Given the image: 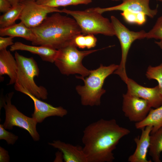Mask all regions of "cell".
Returning a JSON list of instances; mask_svg holds the SVG:
<instances>
[{
    "mask_svg": "<svg viewBox=\"0 0 162 162\" xmlns=\"http://www.w3.org/2000/svg\"><path fill=\"white\" fill-rule=\"evenodd\" d=\"M97 42V38L94 34H81L75 37L73 44L80 48L89 49L95 46Z\"/></svg>",
    "mask_w": 162,
    "mask_h": 162,
    "instance_id": "603a6c76",
    "label": "cell"
},
{
    "mask_svg": "<svg viewBox=\"0 0 162 162\" xmlns=\"http://www.w3.org/2000/svg\"><path fill=\"white\" fill-rule=\"evenodd\" d=\"M152 126V134L162 127V105L159 107L150 110L146 117L142 121L135 123L137 129H141L147 126Z\"/></svg>",
    "mask_w": 162,
    "mask_h": 162,
    "instance_id": "d6986e66",
    "label": "cell"
},
{
    "mask_svg": "<svg viewBox=\"0 0 162 162\" xmlns=\"http://www.w3.org/2000/svg\"><path fill=\"white\" fill-rule=\"evenodd\" d=\"M121 14L124 20L130 23L142 25L146 22V14L143 13H135L125 10Z\"/></svg>",
    "mask_w": 162,
    "mask_h": 162,
    "instance_id": "cb8c5ba5",
    "label": "cell"
},
{
    "mask_svg": "<svg viewBox=\"0 0 162 162\" xmlns=\"http://www.w3.org/2000/svg\"><path fill=\"white\" fill-rule=\"evenodd\" d=\"M12 7V5L8 0H0V12L5 13Z\"/></svg>",
    "mask_w": 162,
    "mask_h": 162,
    "instance_id": "f1b7e54d",
    "label": "cell"
},
{
    "mask_svg": "<svg viewBox=\"0 0 162 162\" xmlns=\"http://www.w3.org/2000/svg\"><path fill=\"white\" fill-rule=\"evenodd\" d=\"M55 12L47 16L39 26L31 28L36 38L32 42L34 46H45L57 50L71 44L81 29L72 17Z\"/></svg>",
    "mask_w": 162,
    "mask_h": 162,
    "instance_id": "7a4b0ae2",
    "label": "cell"
},
{
    "mask_svg": "<svg viewBox=\"0 0 162 162\" xmlns=\"http://www.w3.org/2000/svg\"><path fill=\"white\" fill-rule=\"evenodd\" d=\"M14 87L16 91L26 95L33 101L34 110L32 114V117L36 120L38 123L42 122L48 117L57 116L63 117L68 114L67 110L63 107L61 106L54 107L40 100V99L31 94L17 83L14 84Z\"/></svg>",
    "mask_w": 162,
    "mask_h": 162,
    "instance_id": "8fae6325",
    "label": "cell"
},
{
    "mask_svg": "<svg viewBox=\"0 0 162 162\" xmlns=\"http://www.w3.org/2000/svg\"><path fill=\"white\" fill-rule=\"evenodd\" d=\"M122 110L125 117L136 123L143 120L152 108L148 102L127 93L123 94Z\"/></svg>",
    "mask_w": 162,
    "mask_h": 162,
    "instance_id": "30bf717a",
    "label": "cell"
},
{
    "mask_svg": "<svg viewBox=\"0 0 162 162\" xmlns=\"http://www.w3.org/2000/svg\"><path fill=\"white\" fill-rule=\"evenodd\" d=\"M152 129V126H149L141 129L140 136L134 139L136 148L134 152L128 157V162H151L147 160V154L150 146V135Z\"/></svg>",
    "mask_w": 162,
    "mask_h": 162,
    "instance_id": "5bb4252c",
    "label": "cell"
},
{
    "mask_svg": "<svg viewBox=\"0 0 162 162\" xmlns=\"http://www.w3.org/2000/svg\"><path fill=\"white\" fill-rule=\"evenodd\" d=\"M149 1L150 0H123L121 4L116 6L104 8L96 7V9L101 14L114 10H128L135 13H143L152 18L157 14L158 10L157 8L154 9L150 8Z\"/></svg>",
    "mask_w": 162,
    "mask_h": 162,
    "instance_id": "4fadbf2b",
    "label": "cell"
},
{
    "mask_svg": "<svg viewBox=\"0 0 162 162\" xmlns=\"http://www.w3.org/2000/svg\"><path fill=\"white\" fill-rule=\"evenodd\" d=\"M24 5L20 2L0 16V28L9 27L15 24L19 19Z\"/></svg>",
    "mask_w": 162,
    "mask_h": 162,
    "instance_id": "44dd1931",
    "label": "cell"
},
{
    "mask_svg": "<svg viewBox=\"0 0 162 162\" xmlns=\"http://www.w3.org/2000/svg\"><path fill=\"white\" fill-rule=\"evenodd\" d=\"M40 4L51 7L57 8L80 4H87L92 0H36Z\"/></svg>",
    "mask_w": 162,
    "mask_h": 162,
    "instance_id": "7402d4cb",
    "label": "cell"
},
{
    "mask_svg": "<svg viewBox=\"0 0 162 162\" xmlns=\"http://www.w3.org/2000/svg\"><path fill=\"white\" fill-rule=\"evenodd\" d=\"M155 43L159 46L161 49L162 50V41H155Z\"/></svg>",
    "mask_w": 162,
    "mask_h": 162,
    "instance_id": "1f68e13d",
    "label": "cell"
},
{
    "mask_svg": "<svg viewBox=\"0 0 162 162\" xmlns=\"http://www.w3.org/2000/svg\"><path fill=\"white\" fill-rule=\"evenodd\" d=\"M25 0H20V2H22L23 1H24Z\"/></svg>",
    "mask_w": 162,
    "mask_h": 162,
    "instance_id": "d6a6232c",
    "label": "cell"
},
{
    "mask_svg": "<svg viewBox=\"0 0 162 162\" xmlns=\"http://www.w3.org/2000/svg\"><path fill=\"white\" fill-rule=\"evenodd\" d=\"M149 154L154 162H160L162 152V127L150 135Z\"/></svg>",
    "mask_w": 162,
    "mask_h": 162,
    "instance_id": "ffe728a7",
    "label": "cell"
},
{
    "mask_svg": "<svg viewBox=\"0 0 162 162\" xmlns=\"http://www.w3.org/2000/svg\"><path fill=\"white\" fill-rule=\"evenodd\" d=\"M17 63L10 51L7 49L0 51V76L7 75L10 78L8 85L16 81Z\"/></svg>",
    "mask_w": 162,
    "mask_h": 162,
    "instance_id": "e0dca14e",
    "label": "cell"
},
{
    "mask_svg": "<svg viewBox=\"0 0 162 162\" xmlns=\"http://www.w3.org/2000/svg\"><path fill=\"white\" fill-rule=\"evenodd\" d=\"M0 35L22 38L32 42L34 41L36 38L32 29L21 21L9 27L0 28Z\"/></svg>",
    "mask_w": 162,
    "mask_h": 162,
    "instance_id": "ac0fdd59",
    "label": "cell"
},
{
    "mask_svg": "<svg viewBox=\"0 0 162 162\" xmlns=\"http://www.w3.org/2000/svg\"><path fill=\"white\" fill-rule=\"evenodd\" d=\"M20 2L23 4L24 6L19 20L30 28L41 24L49 13H62L58 8L40 4L35 0H26Z\"/></svg>",
    "mask_w": 162,
    "mask_h": 162,
    "instance_id": "9c48e42d",
    "label": "cell"
},
{
    "mask_svg": "<svg viewBox=\"0 0 162 162\" xmlns=\"http://www.w3.org/2000/svg\"><path fill=\"white\" fill-rule=\"evenodd\" d=\"M146 75L149 80L154 79L157 81L162 94V63L155 67L149 66L147 68Z\"/></svg>",
    "mask_w": 162,
    "mask_h": 162,
    "instance_id": "d4e9b609",
    "label": "cell"
},
{
    "mask_svg": "<svg viewBox=\"0 0 162 162\" xmlns=\"http://www.w3.org/2000/svg\"><path fill=\"white\" fill-rule=\"evenodd\" d=\"M10 158L8 152L3 147H0V162H9Z\"/></svg>",
    "mask_w": 162,
    "mask_h": 162,
    "instance_id": "f546056e",
    "label": "cell"
},
{
    "mask_svg": "<svg viewBox=\"0 0 162 162\" xmlns=\"http://www.w3.org/2000/svg\"><path fill=\"white\" fill-rule=\"evenodd\" d=\"M62 13L72 16L84 34H101L112 36L115 33L111 21L98 12L96 8L84 10H73L64 8Z\"/></svg>",
    "mask_w": 162,
    "mask_h": 162,
    "instance_id": "277c9868",
    "label": "cell"
},
{
    "mask_svg": "<svg viewBox=\"0 0 162 162\" xmlns=\"http://www.w3.org/2000/svg\"><path fill=\"white\" fill-rule=\"evenodd\" d=\"M118 65L112 64L108 66L101 64L97 69L91 70L86 78L76 76L84 82L83 86L78 85L76 88L80 97L82 104L84 106H98L101 103V98L106 92L103 88L105 80L118 68Z\"/></svg>",
    "mask_w": 162,
    "mask_h": 162,
    "instance_id": "3957f363",
    "label": "cell"
},
{
    "mask_svg": "<svg viewBox=\"0 0 162 162\" xmlns=\"http://www.w3.org/2000/svg\"><path fill=\"white\" fill-rule=\"evenodd\" d=\"M18 136L5 130L3 124H0V140H4L8 145H14Z\"/></svg>",
    "mask_w": 162,
    "mask_h": 162,
    "instance_id": "4316f807",
    "label": "cell"
},
{
    "mask_svg": "<svg viewBox=\"0 0 162 162\" xmlns=\"http://www.w3.org/2000/svg\"><path fill=\"white\" fill-rule=\"evenodd\" d=\"M158 0L160 1L161 2H162V0Z\"/></svg>",
    "mask_w": 162,
    "mask_h": 162,
    "instance_id": "e575fe53",
    "label": "cell"
},
{
    "mask_svg": "<svg viewBox=\"0 0 162 162\" xmlns=\"http://www.w3.org/2000/svg\"><path fill=\"white\" fill-rule=\"evenodd\" d=\"M126 93L144 99L148 101L152 108H158L162 105V94L158 85L149 88L140 85L133 80L127 78Z\"/></svg>",
    "mask_w": 162,
    "mask_h": 162,
    "instance_id": "7c38bea8",
    "label": "cell"
},
{
    "mask_svg": "<svg viewBox=\"0 0 162 162\" xmlns=\"http://www.w3.org/2000/svg\"><path fill=\"white\" fill-rule=\"evenodd\" d=\"M10 50L26 51L38 55L42 60L51 63L54 62L58 53V50L45 46H31L20 42H16L10 46Z\"/></svg>",
    "mask_w": 162,
    "mask_h": 162,
    "instance_id": "2e32d148",
    "label": "cell"
},
{
    "mask_svg": "<svg viewBox=\"0 0 162 162\" xmlns=\"http://www.w3.org/2000/svg\"><path fill=\"white\" fill-rule=\"evenodd\" d=\"M111 21L116 35L121 46L122 57L120 64L113 73L118 75L124 82L128 77L126 72L125 64L129 50L132 43L136 40L146 38L144 30L139 32L130 31L115 16H111Z\"/></svg>",
    "mask_w": 162,
    "mask_h": 162,
    "instance_id": "ba28073f",
    "label": "cell"
},
{
    "mask_svg": "<svg viewBox=\"0 0 162 162\" xmlns=\"http://www.w3.org/2000/svg\"><path fill=\"white\" fill-rule=\"evenodd\" d=\"M10 3L12 7H14L20 2V0H8Z\"/></svg>",
    "mask_w": 162,
    "mask_h": 162,
    "instance_id": "4dcf8cb0",
    "label": "cell"
},
{
    "mask_svg": "<svg viewBox=\"0 0 162 162\" xmlns=\"http://www.w3.org/2000/svg\"><path fill=\"white\" fill-rule=\"evenodd\" d=\"M12 37L9 36L8 37H0V51L6 49L8 46H11L14 43L13 42V38Z\"/></svg>",
    "mask_w": 162,
    "mask_h": 162,
    "instance_id": "83f0119b",
    "label": "cell"
},
{
    "mask_svg": "<svg viewBox=\"0 0 162 162\" xmlns=\"http://www.w3.org/2000/svg\"><path fill=\"white\" fill-rule=\"evenodd\" d=\"M130 130L119 125L115 119L101 118L88 125L83 131L82 142L87 162H112L113 151Z\"/></svg>",
    "mask_w": 162,
    "mask_h": 162,
    "instance_id": "6da1fadb",
    "label": "cell"
},
{
    "mask_svg": "<svg viewBox=\"0 0 162 162\" xmlns=\"http://www.w3.org/2000/svg\"><path fill=\"white\" fill-rule=\"evenodd\" d=\"M14 93L11 92L6 94L3 100L2 106L4 108L5 118L3 126L5 129L12 130L14 126H17L26 130L33 139L39 141L40 136L37 130L38 122L33 118L28 117L19 111L11 103V99Z\"/></svg>",
    "mask_w": 162,
    "mask_h": 162,
    "instance_id": "52a82bcc",
    "label": "cell"
},
{
    "mask_svg": "<svg viewBox=\"0 0 162 162\" xmlns=\"http://www.w3.org/2000/svg\"><path fill=\"white\" fill-rule=\"evenodd\" d=\"M48 144L62 153L65 162H87L83 147L66 143L60 140H54Z\"/></svg>",
    "mask_w": 162,
    "mask_h": 162,
    "instance_id": "9a60e30c",
    "label": "cell"
},
{
    "mask_svg": "<svg viewBox=\"0 0 162 162\" xmlns=\"http://www.w3.org/2000/svg\"><path fill=\"white\" fill-rule=\"evenodd\" d=\"M146 38L159 39L162 41V16L158 18L153 28L146 32Z\"/></svg>",
    "mask_w": 162,
    "mask_h": 162,
    "instance_id": "484cf974",
    "label": "cell"
},
{
    "mask_svg": "<svg viewBox=\"0 0 162 162\" xmlns=\"http://www.w3.org/2000/svg\"><path fill=\"white\" fill-rule=\"evenodd\" d=\"M112 0L113 1H118L120 0Z\"/></svg>",
    "mask_w": 162,
    "mask_h": 162,
    "instance_id": "836d02e7",
    "label": "cell"
},
{
    "mask_svg": "<svg viewBox=\"0 0 162 162\" xmlns=\"http://www.w3.org/2000/svg\"><path fill=\"white\" fill-rule=\"evenodd\" d=\"M14 57L17 63L16 81L23 88L39 99L47 98L48 92L44 87L38 86L34 78L38 76L39 69L36 62L32 57L28 58L20 55L17 51Z\"/></svg>",
    "mask_w": 162,
    "mask_h": 162,
    "instance_id": "5b68a950",
    "label": "cell"
},
{
    "mask_svg": "<svg viewBox=\"0 0 162 162\" xmlns=\"http://www.w3.org/2000/svg\"><path fill=\"white\" fill-rule=\"evenodd\" d=\"M58 50V55L54 63L61 73L67 76L79 74L85 77L89 74L91 70L83 65L82 59L100 49L79 51L72 43Z\"/></svg>",
    "mask_w": 162,
    "mask_h": 162,
    "instance_id": "8992f818",
    "label": "cell"
}]
</instances>
